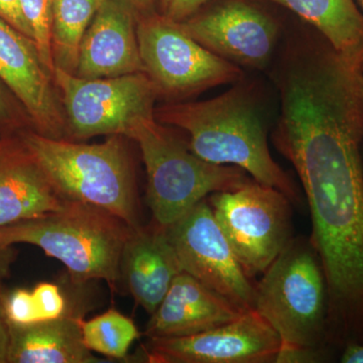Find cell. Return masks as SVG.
<instances>
[{
  "mask_svg": "<svg viewBox=\"0 0 363 363\" xmlns=\"http://www.w3.org/2000/svg\"><path fill=\"white\" fill-rule=\"evenodd\" d=\"M272 143L307 197L328 286V344L339 357L363 345V91L335 81L294 88L281 98Z\"/></svg>",
  "mask_w": 363,
  "mask_h": 363,
  "instance_id": "cell-1",
  "label": "cell"
},
{
  "mask_svg": "<svg viewBox=\"0 0 363 363\" xmlns=\"http://www.w3.org/2000/svg\"><path fill=\"white\" fill-rule=\"evenodd\" d=\"M155 119L186 131L189 149L200 159L238 167L291 202L301 203L295 183L272 159L259 105L245 86L204 101L164 105L155 109Z\"/></svg>",
  "mask_w": 363,
  "mask_h": 363,
  "instance_id": "cell-2",
  "label": "cell"
},
{
  "mask_svg": "<svg viewBox=\"0 0 363 363\" xmlns=\"http://www.w3.org/2000/svg\"><path fill=\"white\" fill-rule=\"evenodd\" d=\"M133 227L104 208L66 200L43 216L0 227V245L28 243L61 262L72 283L104 279L116 290L123 250Z\"/></svg>",
  "mask_w": 363,
  "mask_h": 363,
  "instance_id": "cell-3",
  "label": "cell"
},
{
  "mask_svg": "<svg viewBox=\"0 0 363 363\" xmlns=\"http://www.w3.org/2000/svg\"><path fill=\"white\" fill-rule=\"evenodd\" d=\"M121 136L80 143L28 131L21 140L66 200L107 210L128 225H140L135 177Z\"/></svg>",
  "mask_w": 363,
  "mask_h": 363,
  "instance_id": "cell-4",
  "label": "cell"
},
{
  "mask_svg": "<svg viewBox=\"0 0 363 363\" xmlns=\"http://www.w3.org/2000/svg\"><path fill=\"white\" fill-rule=\"evenodd\" d=\"M281 346L328 350V286L309 240L293 238L255 285V308Z\"/></svg>",
  "mask_w": 363,
  "mask_h": 363,
  "instance_id": "cell-5",
  "label": "cell"
},
{
  "mask_svg": "<svg viewBox=\"0 0 363 363\" xmlns=\"http://www.w3.org/2000/svg\"><path fill=\"white\" fill-rule=\"evenodd\" d=\"M128 138L142 150L152 221L164 228L213 193L233 190L253 180L238 167L200 159L155 117L138 121Z\"/></svg>",
  "mask_w": 363,
  "mask_h": 363,
  "instance_id": "cell-6",
  "label": "cell"
},
{
  "mask_svg": "<svg viewBox=\"0 0 363 363\" xmlns=\"http://www.w3.org/2000/svg\"><path fill=\"white\" fill-rule=\"evenodd\" d=\"M207 200L248 278L262 276L293 240L292 202L278 189L250 180Z\"/></svg>",
  "mask_w": 363,
  "mask_h": 363,
  "instance_id": "cell-7",
  "label": "cell"
},
{
  "mask_svg": "<svg viewBox=\"0 0 363 363\" xmlns=\"http://www.w3.org/2000/svg\"><path fill=\"white\" fill-rule=\"evenodd\" d=\"M136 35L145 73L160 97L181 100L242 79L240 67L210 52L178 23L156 11L138 16Z\"/></svg>",
  "mask_w": 363,
  "mask_h": 363,
  "instance_id": "cell-8",
  "label": "cell"
},
{
  "mask_svg": "<svg viewBox=\"0 0 363 363\" xmlns=\"http://www.w3.org/2000/svg\"><path fill=\"white\" fill-rule=\"evenodd\" d=\"M52 78L65 109L67 140L114 135L128 138L138 121L155 117L159 92L145 72L85 79L55 68Z\"/></svg>",
  "mask_w": 363,
  "mask_h": 363,
  "instance_id": "cell-9",
  "label": "cell"
},
{
  "mask_svg": "<svg viewBox=\"0 0 363 363\" xmlns=\"http://www.w3.org/2000/svg\"><path fill=\"white\" fill-rule=\"evenodd\" d=\"M182 271L243 311L255 308V286L241 267L207 199L167 227Z\"/></svg>",
  "mask_w": 363,
  "mask_h": 363,
  "instance_id": "cell-10",
  "label": "cell"
},
{
  "mask_svg": "<svg viewBox=\"0 0 363 363\" xmlns=\"http://www.w3.org/2000/svg\"><path fill=\"white\" fill-rule=\"evenodd\" d=\"M281 339L255 309L210 330L173 338H149V363H274Z\"/></svg>",
  "mask_w": 363,
  "mask_h": 363,
  "instance_id": "cell-11",
  "label": "cell"
},
{
  "mask_svg": "<svg viewBox=\"0 0 363 363\" xmlns=\"http://www.w3.org/2000/svg\"><path fill=\"white\" fill-rule=\"evenodd\" d=\"M178 23L210 52L252 69L267 65L279 38L277 23L242 0H227Z\"/></svg>",
  "mask_w": 363,
  "mask_h": 363,
  "instance_id": "cell-12",
  "label": "cell"
},
{
  "mask_svg": "<svg viewBox=\"0 0 363 363\" xmlns=\"http://www.w3.org/2000/svg\"><path fill=\"white\" fill-rule=\"evenodd\" d=\"M0 79L25 107L40 135L66 138V117L54 78L32 40L0 20Z\"/></svg>",
  "mask_w": 363,
  "mask_h": 363,
  "instance_id": "cell-13",
  "label": "cell"
},
{
  "mask_svg": "<svg viewBox=\"0 0 363 363\" xmlns=\"http://www.w3.org/2000/svg\"><path fill=\"white\" fill-rule=\"evenodd\" d=\"M136 20L138 13L128 0H101L81 43L75 75L113 78L145 72Z\"/></svg>",
  "mask_w": 363,
  "mask_h": 363,
  "instance_id": "cell-14",
  "label": "cell"
},
{
  "mask_svg": "<svg viewBox=\"0 0 363 363\" xmlns=\"http://www.w3.org/2000/svg\"><path fill=\"white\" fill-rule=\"evenodd\" d=\"M65 202L21 138L0 140V227L43 216Z\"/></svg>",
  "mask_w": 363,
  "mask_h": 363,
  "instance_id": "cell-15",
  "label": "cell"
},
{
  "mask_svg": "<svg viewBox=\"0 0 363 363\" xmlns=\"http://www.w3.org/2000/svg\"><path fill=\"white\" fill-rule=\"evenodd\" d=\"M245 312L194 277L181 272L152 313L145 335L147 338L195 335L233 321Z\"/></svg>",
  "mask_w": 363,
  "mask_h": 363,
  "instance_id": "cell-16",
  "label": "cell"
},
{
  "mask_svg": "<svg viewBox=\"0 0 363 363\" xmlns=\"http://www.w3.org/2000/svg\"><path fill=\"white\" fill-rule=\"evenodd\" d=\"M181 272L167 228L155 221L133 228L121 255V279L136 304L152 315Z\"/></svg>",
  "mask_w": 363,
  "mask_h": 363,
  "instance_id": "cell-17",
  "label": "cell"
},
{
  "mask_svg": "<svg viewBox=\"0 0 363 363\" xmlns=\"http://www.w3.org/2000/svg\"><path fill=\"white\" fill-rule=\"evenodd\" d=\"M84 309L72 305L63 316L39 323L9 325L7 363L101 362L83 343Z\"/></svg>",
  "mask_w": 363,
  "mask_h": 363,
  "instance_id": "cell-18",
  "label": "cell"
},
{
  "mask_svg": "<svg viewBox=\"0 0 363 363\" xmlns=\"http://www.w3.org/2000/svg\"><path fill=\"white\" fill-rule=\"evenodd\" d=\"M311 23L339 55L363 66V13L355 0H269Z\"/></svg>",
  "mask_w": 363,
  "mask_h": 363,
  "instance_id": "cell-19",
  "label": "cell"
},
{
  "mask_svg": "<svg viewBox=\"0 0 363 363\" xmlns=\"http://www.w3.org/2000/svg\"><path fill=\"white\" fill-rule=\"evenodd\" d=\"M101 0H55L51 47L55 68L75 75L81 43Z\"/></svg>",
  "mask_w": 363,
  "mask_h": 363,
  "instance_id": "cell-20",
  "label": "cell"
},
{
  "mask_svg": "<svg viewBox=\"0 0 363 363\" xmlns=\"http://www.w3.org/2000/svg\"><path fill=\"white\" fill-rule=\"evenodd\" d=\"M138 337L133 320L114 309L82 322L86 347L111 359H126L131 344Z\"/></svg>",
  "mask_w": 363,
  "mask_h": 363,
  "instance_id": "cell-21",
  "label": "cell"
},
{
  "mask_svg": "<svg viewBox=\"0 0 363 363\" xmlns=\"http://www.w3.org/2000/svg\"><path fill=\"white\" fill-rule=\"evenodd\" d=\"M21 13L30 26L43 65L54 76L51 37L55 0H20Z\"/></svg>",
  "mask_w": 363,
  "mask_h": 363,
  "instance_id": "cell-22",
  "label": "cell"
},
{
  "mask_svg": "<svg viewBox=\"0 0 363 363\" xmlns=\"http://www.w3.org/2000/svg\"><path fill=\"white\" fill-rule=\"evenodd\" d=\"M39 322L49 321L65 315L71 303L56 284L40 283L32 291Z\"/></svg>",
  "mask_w": 363,
  "mask_h": 363,
  "instance_id": "cell-23",
  "label": "cell"
},
{
  "mask_svg": "<svg viewBox=\"0 0 363 363\" xmlns=\"http://www.w3.org/2000/svg\"><path fill=\"white\" fill-rule=\"evenodd\" d=\"M4 311L9 324L30 325L39 323L32 291L16 289L4 298Z\"/></svg>",
  "mask_w": 363,
  "mask_h": 363,
  "instance_id": "cell-24",
  "label": "cell"
},
{
  "mask_svg": "<svg viewBox=\"0 0 363 363\" xmlns=\"http://www.w3.org/2000/svg\"><path fill=\"white\" fill-rule=\"evenodd\" d=\"M337 357L328 350L281 346L274 363H320L334 362Z\"/></svg>",
  "mask_w": 363,
  "mask_h": 363,
  "instance_id": "cell-25",
  "label": "cell"
},
{
  "mask_svg": "<svg viewBox=\"0 0 363 363\" xmlns=\"http://www.w3.org/2000/svg\"><path fill=\"white\" fill-rule=\"evenodd\" d=\"M209 0H160L162 16L182 23L192 18Z\"/></svg>",
  "mask_w": 363,
  "mask_h": 363,
  "instance_id": "cell-26",
  "label": "cell"
},
{
  "mask_svg": "<svg viewBox=\"0 0 363 363\" xmlns=\"http://www.w3.org/2000/svg\"><path fill=\"white\" fill-rule=\"evenodd\" d=\"M0 20L33 40L30 26L21 13L20 0H0Z\"/></svg>",
  "mask_w": 363,
  "mask_h": 363,
  "instance_id": "cell-27",
  "label": "cell"
},
{
  "mask_svg": "<svg viewBox=\"0 0 363 363\" xmlns=\"http://www.w3.org/2000/svg\"><path fill=\"white\" fill-rule=\"evenodd\" d=\"M4 294L0 286V363H7L9 347V325L4 311Z\"/></svg>",
  "mask_w": 363,
  "mask_h": 363,
  "instance_id": "cell-28",
  "label": "cell"
},
{
  "mask_svg": "<svg viewBox=\"0 0 363 363\" xmlns=\"http://www.w3.org/2000/svg\"><path fill=\"white\" fill-rule=\"evenodd\" d=\"M16 255L18 252L13 245H0V283L2 279L9 277L11 267L16 262Z\"/></svg>",
  "mask_w": 363,
  "mask_h": 363,
  "instance_id": "cell-29",
  "label": "cell"
},
{
  "mask_svg": "<svg viewBox=\"0 0 363 363\" xmlns=\"http://www.w3.org/2000/svg\"><path fill=\"white\" fill-rule=\"evenodd\" d=\"M18 117L16 116L9 100L4 91L0 89V126H14L18 124Z\"/></svg>",
  "mask_w": 363,
  "mask_h": 363,
  "instance_id": "cell-30",
  "label": "cell"
},
{
  "mask_svg": "<svg viewBox=\"0 0 363 363\" xmlns=\"http://www.w3.org/2000/svg\"><path fill=\"white\" fill-rule=\"evenodd\" d=\"M339 359L342 363H363V345L352 344L346 346L341 351Z\"/></svg>",
  "mask_w": 363,
  "mask_h": 363,
  "instance_id": "cell-31",
  "label": "cell"
},
{
  "mask_svg": "<svg viewBox=\"0 0 363 363\" xmlns=\"http://www.w3.org/2000/svg\"><path fill=\"white\" fill-rule=\"evenodd\" d=\"M135 7L138 16L155 13L157 0H128Z\"/></svg>",
  "mask_w": 363,
  "mask_h": 363,
  "instance_id": "cell-32",
  "label": "cell"
},
{
  "mask_svg": "<svg viewBox=\"0 0 363 363\" xmlns=\"http://www.w3.org/2000/svg\"><path fill=\"white\" fill-rule=\"evenodd\" d=\"M357 4H359L360 7L363 9V0H355Z\"/></svg>",
  "mask_w": 363,
  "mask_h": 363,
  "instance_id": "cell-33",
  "label": "cell"
},
{
  "mask_svg": "<svg viewBox=\"0 0 363 363\" xmlns=\"http://www.w3.org/2000/svg\"><path fill=\"white\" fill-rule=\"evenodd\" d=\"M362 72H363V67H362ZM362 150H363V145H362Z\"/></svg>",
  "mask_w": 363,
  "mask_h": 363,
  "instance_id": "cell-34",
  "label": "cell"
}]
</instances>
